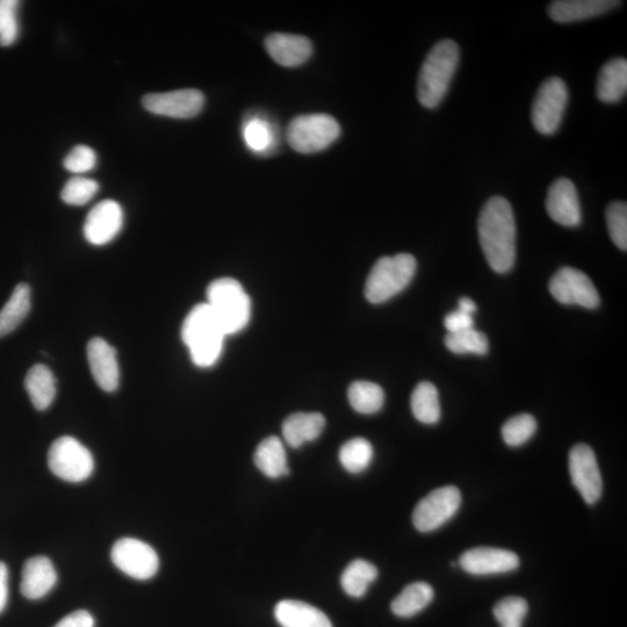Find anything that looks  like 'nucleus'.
<instances>
[{
	"label": "nucleus",
	"mask_w": 627,
	"mask_h": 627,
	"mask_svg": "<svg viewBox=\"0 0 627 627\" xmlns=\"http://www.w3.org/2000/svg\"><path fill=\"white\" fill-rule=\"evenodd\" d=\"M479 240L490 268L507 273L516 261V222L506 198L489 199L478 222Z\"/></svg>",
	"instance_id": "nucleus-1"
},
{
	"label": "nucleus",
	"mask_w": 627,
	"mask_h": 627,
	"mask_svg": "<svg viewBox=\"0 0 627 627\" xmlns=\"http://www.w3.org/2000/svg\"><path fill=\"white\" fill-rule=\"evenodd\" d=\"M459 59V47L452 40L439 41L432 47L418 76L417 98L423 107L434 110L441 105L456 74Z\"/></svg>",
	"instance_id": "nucleus-2"
},
{
	"label": "nucleus",
	"mask_w": 627,
	"mask_h": 627,
	"mask_svg": "<svg viewBox=\"0 0 627 627\" xmlns=\"http://www.w3.org/2000/svg\"><path fill=\"white\" fill-rule=\"evenodd\" d=\"M226 336L207 304L194 307L183 323V342L194 365L203 369L218 362Z\"/></svg>",
	"instance_id": "nucleus-3"
},
{
	"label": "nucleus",
	"mask_w": 627,
	"mask_h": 627,
	"mask_svg": "<svg viewBox=\"0 0 627 627\" xmlns=\"http://www.w3.org/2000/svg\"><path fill=\"white\" fill-rule=\"evenodd\" d=\"M215 319L227 336L240 333L248 326L251 301L239 281L221 278L207 288V302Z\"/></svg>",
	"instance_id": "nucleus-4"
},
{
	"label": "nucleus",
	"mask_w": 627,
	"mask_h": 627,
	"mask_svg": "<svg viewBox=\"0 0 627 627\" xmlns=\"http://www.w3.org/2000/svg\"><path fill=\"white\" fill-rule=\"evenodd\" d=\"M417 268L413 255L399 254L380 258L374 264L365 285V297L371 304H383L410 284Z\"/></svg>",
	"instance_id": "nucleus-5"
},
{
	"label": "nucleus",
	"mask_w": 627,
	"mask_h": 627,
	"mask_svg": "<svg viewBox=\"0 0 627 627\" xmlns=\"http://www.w3.org/2000/svg\"><path fill=\"white\" fill-rule=\"evenodd\" d=\"M341 134L340 125L328 114L299 115L288 125V144L300 154L319 153L333 144Z\"/></svg>",
	"instance_id": "nucleus-6"
},
{
	"label": "nucleus",
	"mask_w": 627,
	"mask_h": 627,
	"mask_svg": "<svg viewBox=\"0 0 627 627\" xmlns=\"http://www.w3.org/2000/svg\"><path fill=\"white\" fill-rule=\"evenodd\" d=\"M48 466L57 478L78 484L91 477L95 470V459L76 438L64 436L50 446Z\"/></svg>",
	"instance_id": "nucleus-7"
},
{
	"label": "nucleus",
	"mask_w": 627,
	"mask_h": 627,
	"mask_svg": "<svg viewBox=\"0 0 627 627\" xmlns=\"http://www.w3.org/2000/svg\"><path fill=\"white\" fill-rule=\"evenodd\" d=\"M568 104V89L559 77H551L540 86L532 105V122L543 135L557 133Z\"/></svg>",
	"instance_id": "nucleus-8"
},
{
	"label": "nucleus",
	"mask_w": 627,
	"mask_h": 627,
	"mask_svg": "<svg viewBox=\"0 0 627 627\" xmlns=\"http://www.w3.org/2000/svg\"><path fill=\"white\" fill-rule=\"evenodd\" d=\"M111 559L120 571L139 581L153 579L160 568L156 551L136 538H122L112 547Z\"/></svg>",
	"instance_id": "nucleus-9"
},
{
	"label": "nucleus",
	"mask_w": 627,
	"mask_h": 627,
	"mask_svg": "<svg viewBox=\"0 0 627 627\" xmlns=\"http://www.w3.org/2000/svg\"><path fill=\"white\" fill-rule=\"evenodd\" d=\"M460 504L461 494L457 487L448 486L432 490L418 502L414 510L415 528L424 533L438 530L458 513Z\"/></svg>",
	"instance_id": "nucleus-10"
},
{
	"label": "nucleus",
	"mask_w": 627,
	"mask_h": 627,
	"mask_svg": "<svg viewBox=\"0 0 627 627\" xmlns=\"http://www.w3.org/2000/svg\"><path fill=\"white\" fill-rule=\"evenodd\" d=\"M552 297L562 305L595 309L600 306V295L586 273L573 268H562L550 281Z\"/></svg>",
	"instance_id": "nucleus-11"
},
{
	"label": "nucleus",
	"mask_w": 627,
	"mask_h": 627,
	"mask_svg": "<svg viewBox=\"0 0 627 627\" xmlns=\"http://www.w3.org/2000/svg\"><path fill=\"white\" fill-rule=\"evenodd\" d=\"M569 473L583 500L593 506L601 499L603 480L594 451L586 444L575 445L569 453Z\"/></svg>",
	"instance_id": "nucleus-12"
},
{
	"label": "nucleus",
	"mask_w": 627,
	"mask_h": 627,
	"mask_svg": "<svg viewBox=\"0 0 627 627\" xmlns=\"http://www.w3.org/2000/svg\"><path fill=\"white\" fill-rule=\"evenodd\" d=\"M143 107L150 113L172 119H191L203 111L205 97L199 90L185 89L151 93L143 97Z\"/></svg>",
	"instance_id": "nucleus-13"
},
{
	"label": "nucleus",
	"mask_w": 627,
	"mask_h": 627,
	"mask_svg": "<svg viewBox=\"0 0 627 627\" xmlns=\"http://www.w3.org/2000/svg\"><path fill=\"white\" fill-rule=\"evenodd\" d=\"M124 227V211L117 201L108 199L93 207L84 223L85 240L102 247L112 242Z\"/></svg>",
	"instance_id": "nucleus-14"
},
{
	"label": "nucleus",
	"mask_w": 627,
	"mask_h": 627,
	"mask_svg": "<svg viewBox=\"0 0 627 627\" xmlns=\"http://www.w3.org/2000/svg\"><path fill=\"white\" fill-rule=\"evenodd\" d=\"M459 564L468 574L493 575L515 571L520 567V558L514 552L496 547H475L460 557Z\"/></svg>",
	"instance_id": "nucleus-15"
},
{
	"label": "nucleus",
	"mask_w": 627,
	"mask_h": 627,
	"mask_svg": "<svg viewBox=\"0 0 627 627\" xmlns=\"http://www.w3.org/2000/svg\"><path fill=\"white\" fill-rule=\"evenodd\" d=\"M546 211L561 226L574 228L581 225V205L572 180L559 178L551 185L547 193Z\"/></svg>",
	"instance_id": "nucleus-16"
},
{
	"label": "nucleus",
	"mask_w": 627,
	"mask_h": 627,
	"mask_svg": "<svg viewBox=\"0 0 627 627\" xmlns=\"http://www.w3.org/2000/svg\"><path fill=\"white\" fill-rule=\"evenodd\" d=\"M88 360L97 385L107 393L119 387V364L117 352L103 338H92L88 344Z\"/></svg>",
	"instance_id": "nucleus-17"
},
{
	"label": "nucleus",
	"mask_w": 627,
	"mask_h": 627,
	"mask_svg": "<svg viewBox=\"0 0 627 627\" xmlns=\"http://www.w3.org/2000/svg\"><path fill=\"white\" fill-rule=\"evenodd\" d=\"M265 48L273 61L287 68L301 66L313 53L311 40L294 34L273 33L266 38Z\"/></svg>",
	"instance_id": "nucleus-18"
},
{
	"label": "nucleus",
	"mask_w": 627,
	"mask_h": 627,
	"mask_svg": "<svg viewBox=\"0 0 627 627\" xmlns=\"http://www.w3.org/2000/svg\"><path fill=\"white\" fill-rule=\"evenodd\" d=\"M21 578V594L27 600L36 601L52 592L57 583V572L52 561L39 556L25 562Z\"/></svg>",
	"instance_id": "nucleus-19"
},
{
	"label": "nucleus",
	"mask_w": 627,
	"mask_h": 627,
	"mask_svg": "<svg viewBox=\"0 0 627 627\" xmlns=\"http://www.w3.org/2000/svg\"><path fill=\"white\" fill-rule=\"evenodd\" d=\"M621 5L616 0H558L549 6L552 20L560 24L592 19Z\"/></svg>",
	"instance_id": "nucleus-20"
},
{
	"label": "nucleus",
	"mask_w": 627,
	"mask_h": 627,
	"mask_svg": "<svg viewBox=\"0 0 627 627\" xmlns=\"http://www.w3.org/2000/svg\"><path fill=\"white\" fill-rule=\"evenodd\" d=\"M275 617L281 627H333L324 612L300 601L279 602L276 605Z\"/></svg>",
	"instance_id": "nucleus-21"
},
{
	"label": "nucleus",
	"mask_w": 627,
	"mask_h": 627,
	"mask_svg": "<svg viewBox=\"0 0 627 627\" xmlns=\"http://www.w3.org/2000/svg\"><path fill=\"white\" fill-rule=\"evenodd\" d=\"M627 92V61L622 57L610 60L597 79L596 95L605 104L621 102Z\"/></svg>",
	"instance_id": "nucleus-22"
},
{
	"label": "nucleus",
	"mask_w": 627,
	"mask_h": 627,
	"mask_svg": "<svg viewBox=\"0 0 627 627\" xmlns=\"http://www.w3.org/2000/svg\"><path fill=\"white\" fill-rule=\"evenodd\" d=\"M326 418L319 413H297L288 416L283 424V436L291 448L298 449L319 438Z\"/></svg>",
	"instance_id": "nucleus-23"
},
{
	"label": "nucleus",
	"mask_w": 627,
	"mask_h": 627,
	"mask_svg": "<svg viewBox=\"0 0 627 627\" xmlns=\"http://www.w3.org/2000/svg\"><path fill=\"white\" fill-rule=\"evenodd\" d=\"M25 387L35 409L47 410L53 405L56 396V380L46 365H34L28 371Z\"/></svg>",
	"instance_id": "nucleus-24"
},
{
	"label": "nucleus",
	"mask_w": 627,
	"mask_h": 627,
	"mask_svg": "<svg viewBox=\"0 0 627 627\" xmlns=\"http://www.w3.org/2000/svg\"><path fill=\"white\" fill-rule=\"evenodd\" d=\"M255 465L266 477L278 479L287 475V456L283 442L271 436L257 446L254 456Z\"/></svg>",
	"instance_id": "nucleus-25"
},
{
	"label": "nucleus",
	"mask_w": 627,
	"mask_h": 627,
	"mask_svg": "<svg viewBox=\"0 0 627 627\" xmlns=\"http://www.w3.org/2000/svg\"><path fill=\"white\" fill-rule=\"evenodd\" d=\"M31 307L30 286L19 284L0 311V338L13 333L24 322Z\"/></svg>",
	"instance_id": "nucleus-26"
},
{
	"label": "nucleus",
	"mask_w": 627,
	"mask_h": 627,
	"mask_svg": "<svg viewBox=\"0 0 627 627\" xmlns=\"http://www.w3.org/2000/svg\"><path fill=\"white\" fill-rule=\"evenodd\" d=\"M434 596V589L428 583H412L392 602L393 614L400 618L414 617L428 607Z\"/></svg>",
	"instance_id": "nucleus-27"
},
{
	"label": "nucleus",
	"mask_w": 627,
	"mask_h": 627,
	"mask_svg": "<svg viewBox=\"0 0 627 627\" xmlns=\"http://www.w3.org/2000/svg\"><path fill=\"white\" fill-rule=\"evenodd\" d=\"M243 139L255 154H268L277 146V133L268 119L252 115L243 124Z\"/></svg>",
	"instance_id": "nucleus-28"
},
{
	"label": "nucleus",
	"mask_w": 627,
	"mask_h": 627,
	"mask_svg": "<svg viewBox=\"0 0 627 627\" xmlns=\"http://www.w3.org/2000/svg\"><path fill=\"white\" fill-rule=\"evenodd\" d=\"M377 578V567L369 561L358 559L345 568L341 578L342 588L349 596L360 598Z\"/></svg>",
	"instance_id": "nucleus-29"
},
{
	"label": "nucleus",
	"mask_w": 627,
	"mask_h": 627,
	"mask_svg": "<svg viewBox=\"0 0 627 627\" xmlns=\"http://www.w3.org/2000/svg\"><path fill=\"white\" fill-rule=\"evenodd\" d=\"M412 412L417 421L423 424H436L441 420V405H439V396L437 388L424 381L418 384L412 394L410 400Z\"/></svg>",
	"instance_id": "nucleus-30"
},
{
	"label": "nucleus",
	"mask_w": 627,
	"mask_h": 627,
	"mask_svg": "<svg viewBox=\"0 0 627 627\" xmlns=\"http://www.w3.org/2000/svg\"><path fill=\"white\" fill-rule=\"evenodd\" d=\"M349 401L353 409L359 414L372 415L379 412L384 406L385 394L383 388L370 381H356L349 388Z\"/></svg>",
	"instance_id": "nucleus-31"
},
{
	"label": "nucleus",
	"mask_w": 627,
	"mask_h": 627,
	"mask_svg": "<svg viewBox=\"0 0 627 627\" xmlns=\"http://www.w3.org/2000/svg\"><path fill=\"white\" fill-rule=\"evenodd\" d=\"M373 459V448L364 438H353L345 443L340 451L342 466L349 473L358 474L370 466Z\"/></svg>",
	"instance_id": "nucleus-32"
},
{
	"label": "nucleus",
	"mask_w": 627,
	"mask_h": 627,
	"mask_svg": "<svg viewBox=\"0 0 627 627\" xmlns=\"http://www.w3.org/2000/svg\"><path fill=\"white\" fill-rule=\"evenodd\" d=\"M445 345L456 355L473 353V355L484 356L489 350L487 336L474 328L456 334H448L445 337Z\"/></svg>",
	"instance_id": "nucleus-33"
},
{
	"label": "nucleus",
	"mask_w": 627,
	"mask_h": 627,
	"mask_svg": "<svg viewBox=\"0 0 627 627\" xmlns=\"http://www.w3.org/2000/svg\"><path fill=\"white\" fill-rule=\"evenodd\" d=\"M537 431L536 418L529 414L511 417L502 428V437L507 445L517 448L530 441Z\"/></svg>",
	"instance_id": "nucleus-34"
},
{
	"label": "nucleus",
	"mask_w": 627,
	"mask_h": 627,
	"mask_svg": "<svg viewBox=\"0 0 627 627\" xmlns=\"http://www.w3.org/2000/svg\"><path fill=\"white\" fill-rule=\"evenodd\" d=\"M528 602L522 597H506L494 607V616L501 627H522L528 615Z\"/></svg>",
	"instance_id": "nucleus-35"
},
{
	"label": "nucleus",
	"mask_w": 627,
	"mask_h": 627,
	"mask_svg": "<svg viewBox=\"0 0 627 627\" xmlns=\"http://www.w3.org/2000/svg\"><path fill=\"white\" fill-rule=\"evenodd\" d=\"M99 184L96 180L85 177H74L64 185L61 198L67 205L84 206L97 196Z\"/></svg>",
	"instance_id": "nucleus-36"
},
{
	"label": "nucleus",
	"mask_w": 627,
	"mask_h": 627,
	"mask_svg": "<svg viewBox=\"0 0 627 627\" xmlns=\"http://www.w3.org/2000/svg\"><path fill=\"white\" fill-rule=\"evenodd\" d=\"M17 0H0V46L9 47L19 36Z\"/></svg>",
	"instance_id": "nucleus-37"
},
{
	"label": "nucleus",
	"mask_w": 627,
	"mask_h": 627,
	"mask_svg": "<svg viewBox=\"0 0 627 627\" xmlns=\"http://www.w3.org/2000/svg\"><path fill=\"white\" fill-rule=\"evenodd\" d=\"M608 230L612 242L623 251L627 250V205L615 201L607 208Z\"/></svg>",
	"instance_id": "nucleus-38"
},
{
	"label": "nucleus",
	"mask_w": 627,
	"mask_h": 627,
	"mask_svg": "<svg viewBox=\"0 0 627 627\" xmlns=\"http://www.w3.org/2000/svg\"><path fill=\"white\" fill-rule=\"evenodd\" d=\"M97 154L96 151L88 146L75 147L70 151L68 156L64 158V168L72 174L82 175L86 172H90L97 167Z\"/></svg>",
	"instance_id": "nucleus-39"
},
{
	"label": "nucleus",
	"mask_w": 627,
	"mask_h": 627,
	"mask_svg": "<svg viewBox=\"0 0 627 627\" xmlns=\"http://www.w3.org/2000/svg\"><path fill=\"white\" fill-rule=\"evenodd\" d=\"M444 326L446 330L449 331V334H456L460 333V331L472 329L474 327L473 315L466 314L457 309V311L446 315Z\"/></svg>",
	"instance_id": "nucleus-40"
},
{
	"label": "nucleus",
	"mask_w": 627,
	"mask_h": 627,
	"mask_svg": "<svg viewBox=\"0 0 627 627\" xmlns=\"http://www.w3.org/2000/svg\"><path fill=\"white\" fill-rule=\"evenodd\" d=\"M54 627H95V618L88 611L78 610L61 619Z\"/></svg>",
	"instance_id": "nucleus-41"
},
{
	"label": "nucleus",
	"mask_w": 627,
	"mask_h": 627,
	"mask_svg": "<svg viewBox=\"0 0 627 627\" xmlns=\"http://www.w3.org/2000/svg\"><path fill=\"white\" fill-rule=\"evenodd\" d=\"M9 601V568L0 561V614L6 609Z\"/></svg>",
	"instance_id": "nucleus-42"
},
{
	"label": "nucleus",
	"mask_w": 627,
	"mask_h": 627,
	"mask_svg": "<svg viewBox=\"0 0 627 627\" xmlns=\"http://www.w3.org/2000/svg\"><path fill=\"white\" fill-rule=\"evenodd\" d=\"M458 304H459L458 309L461 312H464L470 315H473L475 312H477V305H475V302L471 300L470 298H461Z\"/></svg>",
	"instance_id": "nucleus-43"
}]
</instances>
